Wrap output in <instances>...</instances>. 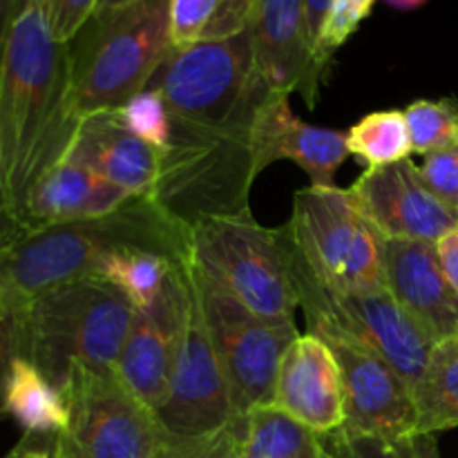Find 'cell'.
Returning <instances> with one entry per match:
<instances>
[{"instance_id":"obj_1","label":"cell","mask_w":458,"mask_h":458,"mask_svg":"<svg viewBox=\"0 0 458 458\" xmlns=\"http://www.w3.org/2000/svg\"><path fill=\"white\" fill-rule=\"evenodd\" d=\"M70 47L49 27L45 0H22L0 63V219L21 231L34 183L67 155L76 132Z\"/></svg>"},{"instance_id":"obj_2","label":"cell","mask_w":458,"mask_h":458,"mask_svg":"<svg viewBox=\"0 0 458 458\" xmlns=\"http://www.w3.org/2000/svg\"><path fill=\"white\" fill-rule=\"evenodd\" d=\"M121 249L152 250L191 267L192 228L152 197H132L101 219L13 233L0 240V300L13 316L47 291L97 277L103 259Z\"/></svg>"},{"instance_id":"obj_3","label":"cell","mask_w":458,"mask_h":458,"mask_svg":"<svg viewBox=\"0 0 458 458\" xmlns=\"http://www.w3.org/2000/svg\"><path fill=\"white\" fill-rule=\"evenodd\" d=\"M134 309L110 284L85 277L13 313L16 356L34 362L58 389L72 367L114 374Z\"/></svg>"},{"instance_id":"obj_4","label":"cell","mask_w":458,"mask_h":458,"mask_svg":"<svg viewBox=\"0 0 458 458\" xmlns=\"http://www.w3.org/2000/svg\"><path fill=\"white\" fill-rule=\"evenodd\" d=\"M70 47V98L76 119L114 112L148 88L168 52V0H130L94 12Z\"/></svg>"},{"instance_id":"obj_5","label":"cell","mask_w":458,"mask_h":458,"mask_svg":"<svg viewBox=\"0 0 458 458\" xmlns=\"http://www.w3.org/2000/svg\"><path fill=\"white\" fill-rule=\"evenodd\" d=\"M250 123L208 128L173 119V139L161 152L152 199L188 228L201 219L249 210L258 177L250 159Z\"/></svg>"},{"instance_id":"obj_6","label":"cell","mask_w":458,"mask_h":458,"mask_svg":"<svg viewBox=\"0 0 458 458\" xmlns=\"http://www.w3.org/2000/svg\"><path fill=\"white\" fill-rule=\"evenodd\" d=\"M192 264L201 276L264 320L293 322L300 307L284 228H267L242 210L192 226Z\"/></svg>"},{"instance_id":"obj_7","label":"cell","mask_w":458,"mask_h":458,"mask_svg":"<svg viewBox=\"0 0 458 458\" xmlns=\"http://www.w3.org/2000/svg\"><path fill=\"white\" fill-rule=\"evenodd\" d=\"M291 259L327 289H387V237L338 186H309L295 192L293 215L284 226Z\"/></svg>"},{"instance_id":"obj_8","label":"cell","mask_w":458,"mask_h":458,"mask_svg":"<svg viewBox=\"0 0 458 458\" xmlns=\"http://www.w3.org/2000/svg\"><path fill=\"white\" fill-rule=\"evenodd\" d=\"M148 88L161 94L173 119L208 128L249 123L271 94L255 70L253 30L173 47Z\"/></svg>"},{"instance_id":"obj_9","label":"cell","mask_w":458,"mask_h":458,"mask_svg":"<svg viewBox=\"0 0 458 458\" xmlns=\"http://www.w3.org/2000/svg\"><path fill=\"white\" fill-rule=\"evenodd\" d=\"M61 392L67 428L52 441L67 458H164L170 434L150 405L116 374L72 367Z\"/></svg>"},{"instance_id":"obj_10","label":"cell","mask_w":458,"mask_h":458,"mask_svg":"<svg viewBox=\"0 0 458 458\" xmlns=\"http://www.w3.org/2000/svg\"><path fill=\"white\" fill-rule=\"evenodd\" d=\"M199 293L206 325L224 367L237 416L259 405H271L277 369L289 344L300 335L295 322L264 320L188 267Z\"/></svg>"},{"instance_id":"obj_11","label":"cell","mask_w":458,"mask_h":458,"mask_svg":"<svg viewBox=\"0 0 458 458\" xmlns=\"http://www.w3.org/2000/svg\"><path fill=\"white\" fill-rule=\"evenodd\" d=\"M300 307L309 322H325L383 356L414 392L437 344L398 307L389 289H327L291 259Z\"/></svg>"},{"instance_id":"obj_12","label":"cell","mask_w":458,"mask_h":458,"mask_svg":"<svg viewBox=\"0 0 458 458\" xmlns=\"http://www.w3.org/2000/svg\"><path fill=\"white\" fill-rule=\"evenodd\" d=\"M309 334L325 340L340 365L344 425L335 434L353 438H403L416 432L410 385L383 356L325 322H309Z\"/></svg>"},{"instance_id":"obj_13","label":"cell","mask_w":458,"mask_h":458,"mask_svg":"<svg viewBox=\"0 0 458 458\" xmlns=\"http://www.w3.org/2000/svg\"><path fill=\"white\" fill-rule=\"evenodd\" d=\"M188 280H191V304H188L186 329H183L168 394L157 410L165 432L177 438L206 437L240 419L233 407L224 367L215 352L191 271Z\"/></svg>"},{"instance_id":"obj_14","label":"cell","mask_w":458,"mask_h":458,"mask_svg":"<svg viewBox=\"0 0 458 458\" xmlns=\"http://www.w3.org/2000/svg\"><path fill=\"white\" fill-rule=\"evenodd\" d=\"M188 304V267H177L159 300L146 311H134L132 327L116 360L114 374L121 383L155 411L168 394L186 329Z\"/></svg>"},{"instance_id":"obj_15","label":"cell","mask_w":458,"mask_h":458,"mask_svg":"<svg viewBox=\"0 0 458 458\" xmlns=\"http://www.w3.org/2000/svg\"><path fill=\"white\" fill-rule=\"evenodd\" d=\"M349 192L387 240L437 244L458 228V213L429 191L411 159L385 168H367Z\"/></svg>"},{"instance_id":"obj_16","label":"cell","mask_w":458,"mask_h":458,"mask_svg":"<svg viewBox=\"0 0 458 458\" xmlns=\"http://www.w3.org/2000/svg\"><path fill=\"white\" fill-rule=\"evenodd\" d=\"M249 143L255 174L276 161L289 159L309 174L311 186H335L334 174L349 157L347 132L300 121L284 94H268L258 107Z\"/></svg>"},{"instance_id":"obj_17","label":"cell","mask_w":458,"mask_h":458,"mask_svg":"<svg viewBox=\"0 0 458 458\" xmlns=\"http://www.w3.org/2000/svg\"><path fill=\"white\" fill-rule=\"evenodd\" d=\"M385 280L398 307L437 347L458 340V293L443 271L437 244L385 242Z\"/></svg>"},{"instance_id":"obj_18","label":"cell","mask_w":458,"mask_h":458,"mask_svg":"<svg viewBox=\"0 0 458 458\" xmlns=\"http://www.w3.org/2000/svg\"><path fill=\"white\" fill-rule=\"evenodd\" d=\"M271 405L280 407L320 437L344 425V387L329 344L316 334H300L277 369Z\"/></svg>"},{"instance_id":"obj_19","label":"cell","mask_w":458,"mask_h":458,"mask_svg":"<svg viewBox=\"0 0 458 458\" xmlns=\"http://www.w3.org/2000/svg\"><path fill=\"white\" fill-rule=\"evenodd\" d=\"M253 52L255 70L271 94L300 92L316 107L320 83L304 34V0H258Z\"/></svg>"},{"instance_id":"obj_20","label":"cell","mask_w":458,"mask_h":458,"mask_svg":"<svg viewBox=\"0 0 458 458\" xmlns=\"http://www.w3.org/2000/svg\"><path fill=\"white\" fill-rule=\"evenodd\" d=\"M132 197L88 165L63 157L31 188L18 233L101 219Z\"/></svg>"},{"instance_id":"obj_21","label":"cell","mask_w":458,"mask_h":458,"mask_svg":"<svg viewBox=\"0 0 458 458\" xmlns=\"http://www.w3.org/2000/svg\"><path fill=\"white\" fill-rule=\"evenodd\" d=\"M134 197H150L159 182L161 150L134 137L114 112L79 119L67 155Z\"/></svg>"},{"instance_id":"obj_22","label":"cell","mask_w":458,"mask_h":458,"mask_svg":"<svg viewBox=\"0 0 458 458\" xmlns=\"http://www.w3.org/2000/svg\"><path fill=\"white\" fill-rule=\"evenodd\" d=\"M4 416H12L25 437L54 438L67 428V403L61 389L31 360L13 356L3 396Z\"/></svg>"},{"instance_id":"obj_23","label":"cell","mask_w":458,"mask_h":458,"mask_svg":"<svg viewBox=\"0 0 458 458\" xmlns=\"http://www.w3.org/2000/svg\"><path fill=\"white\" fill-rule=\"evenodd\" d=\"M242 458H331L325 437L276 405H259L237 420Z\"/></svg>"},{"instance_id":"obj_24","label":"cell","mask_w":458,"mask_h":458,"mask_svg":"<svg viewBox=\"0 0 458 458\" xmlns=\"http://www.w3.org/2000/svg\"><path fill=\"white\" fill-rule=\"evenodd\" d=\"M414 403L419 434L458 429V340L434 349L414 387Z\"/></svg>"},{"instance_id":"obj_25","label":"cell","mask_w":458,"mask_h":458,"mask_svg":"<svg viewBox=\"0 0 458 458\" xmlns=\"http://www.w3.org/2000/svg\"><path fill=\"white\" fill-rule=\"evenodd\" d=\"M179 264L165 255L143 249H121L107 255L97 271V280L110 284L134 311H146L159 300Z\"/></svg>"},{"instance_id":"obj_26","label":"cell","mask_w":458,"mask_h":458,"mask_svg":"<svg viewBox=\"0 0 458 458\" xmlns=\"http://www.w3.org/2000/svg\"><path fill=\"white\" fill-rule=\"evenodd\" d=\"M347 148L349 155L356 157L367 168H385L410 159L414 148L405 112L380 110L362 116L347 132Z\"/></svg>"},{"instance_id":"obj_27","label":"cell","mask_w":458,"mask_h":458,"mask_svg":"<svg viewBox=\"0 0 458 458\" xmlns=\"http://www.w3.org/2000/svg\"><path fill=\"white\" fill-rule=\"evenodd\" d=\"M403 112L414 152L429 155L458 146V101L454 98H419Z\"/></svg>"},{"instance_id":"obj_28","label":"cell","mask_w":458,"mask_h":458,"mask_svg":"<svg viewBox=\"0 0 458 458\" xmlns=\"http://www.w3.org/2000/svg\"><path fill=\"white\" fill-rule=\"evenodd\" d=\"M331 458H441L437 434H410L403 438L325 437Z\"/></svg>"},{"instance_id":"obj_29","label":"cell","mask_w":458,"mask_h":458,"mask_svg":"<svg viewBox=\"0 0 458 458\" xmlns=\"http://www.w3.org/2000/svg\"><path fill=\"white\" fill-rule=\"evenodd\" d=\"M114 114L119 116L121 123L134 137L146 141L148 146L157 148L161 152L170 146V139H173V119H170L165 101L161 98V94L157 89H141L134 97H130L119 110H114Z\"/></svg>"},{"instance_id":"obj_30","label":"cell","mask_w":458,"mask_h":458,"mask_svg":"<svg viewBox=\"0 0 458 458\" xmlns=\"http://www.w3.org/2000/svg\"><path fill=\"white\" fill-rule=\"evenodd\" d=\"M374 3L376 0H331L329 13L320 31V43H318V63L322 72L327 70L335 49L343 47L349 36L356 34L360 22L369 18Z\"/></svg>"},{"instance_id":"obj_31","label":"cell","mask_w":458,"mask_h":458,"mask_svg":"<svg viewBox=\"0 0 458 458\" xmlns=\"http://www.w3.org/2000/svg\"><path fill=\"white\" fill-rule=\"evenodd\" d=\"M226 3L228 0H168L173 47H186L201 40L208 22Z\"/></svg>"},{"instance_id":"obj_32","label":"cell","mask_w":458,"mask_h":458,"mask_svg":"<svg viewBox=\"0 0 458 458\" xmlns=\"http://www.w3.org/2000/svg\"><path fill=\"white\" fill-rule=\"evenodd\" d=\"M240 420V419H237ZM237 420L224 429L197 438H170L164 458H242Z\"/></svg>"},{"instance_id":"obj_33","label":"cell","mask_w":458,"mask_h":458,"mask_svg":"<svg viewBox=\"0 0 458 458\" xmlns=\"http://www.w3.org/2000/svg\"><path fill=\"white\" fill-rule=\"evenodd\" d=\"M420 177L429 191L454 213H458V146L425 155L419 168Z\"/></svg>"},{"instance_id":"obj_34","label":"cell","mask_w":458,"mask_h":458,"mask_svg":"<svg viewBox=\"0 0 458 458\" xmlns=\"http://www.w3.org/2000/svg\"><path fill=\"white\" fill-rule=\"evenodd\" d=\"M98 0H45L49 27L61 43H72L97 12Z\"/></svg>"},{"instance_id":"obj_35","label":"cell","mask_w":458,"mask_h":458,"mask_svg":"<svg viewBox=\"0 0 458 458\" xmlns=\"http://www.w3.org/2000/svg\"><path fill=\"white\" fill-rule=\"evenodd\" d=\"M331 0H304V34H307L309 54H311L313 74H316L318 83L322 81V67L318 63V43H320V31L325 25V18L329 13Z\"/></svg>"},{"instance_id":"obj_36","label":"cell","mask_w":458,"mask_h":458,"mask_svg":"<svg viewBox=\"0 0 458 458\" xmlns=\"http://www.w3.org/2000/svg\"><path fill=\"white\" fill-rule=\"evenodd\" d=\"M16 356V334H13V316L0 318V419H4L3 396L7 383L9 365Z\"/></svg>"},{"instance_id":"obj_37","label":"cell","mask_w":458,"mask_h":458,"mask_svg":"<svg viewBox=\"0 0 458 458\" xmlns=\"http://www.w3.org/2000/svg\"><path fill=\"white\" fill-rule=\"evenodd\" d=\"M437 253L441 258L447 280L452 282V286H454L458 293V228L437 242Z\"/></svg>"},{"instance_id":"obj_38","label":"cell","mask_w":458,"mask_h":458,"mask_svg":"<svg viewBox=\"0 0 458 458\" xmlns=\"http://www.w3.org/2000/svg\"><path fill=\"white\" fill-rule=\"evenodd\" d=\"M22 0H0V63H3L4 45H7L9 31H12L13 21L21 12Z\"/></svg>"},{"instance_id":"obj_39","label":"cell","mask_w":458,"mask_h":458,"mask_svg":"<svg viewBox=\"0 0 458 458\" xmlns=\"http://www.w3.org/2000/svg\"><path fill=\"white\" fill-rule=\"evenodd\" d=\"M40 441H45V438L25 437L4 458H52V443L40 445Z\"/></svg>"},{"instance_id":"obj_40","label":"cell","mask_w":458,"mask_h":458,"mask_svg":"<svg viewBox=\"0 0 458 458\" xmlns=\"http://www.w3.org/2000/svg\"><path fill=\"white\" fill-rule=\"evenodd\" d=\"M385 3L394 9H401V12H411V9L423 7L428 0H385Z\"/></svg>"},{"instance_id":"obj_41","label":"cell","mask_w":458,"mask_h":458,"mask_svg":"<svg viewBox=\"0 0 458 458\" xmlns=\"http://www.w3.org/2000/svg\"><path fill=\"white\" fill-rule=\"evenodd\" d=\"M125 3H130V0H98L97 12H110V9L123 7Z\"/></svg>"},{"instance_id":"obj_42","label":"cell","mask_w":458,"mask_h":458,"mask_svg":"<svg viewBox=\"0 0 458 458\" xmlns=\"http://www.w3.org/2000/svg\"><path fill=\"white\" fill-rule=\"evenodd\" d=\"M4 316H12V311H9V309L4 307L3 300H0V318H4Z\"/></svg>"},{"instance_id":"obj_43","label":"cell","mask_w":458,"mask_h":458,"mask_svg":"<svg viewBox=\"0 0 458 458\" xmlns=\"http://www.w3.org/2000/svg\"><path fill=\"white\" fill-rule=\"evenodd\" d=\"M52 458H67V456H61V454H54V452H52Z\"/></svg>"}]
</instances>
